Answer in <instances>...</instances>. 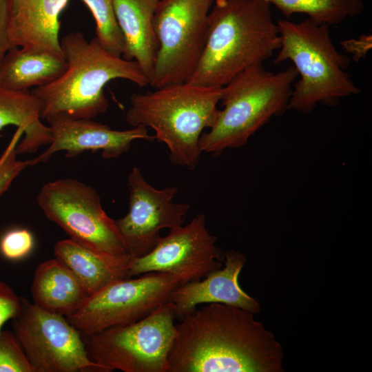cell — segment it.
Masks as SVG:
<instances>
[{"label": "cell", "instance_id": "cell-1", "mask_svg": "<svg viewBox=\"0 0 372 372\" xmlns=\"http://www.w3.org/2000/svg\"><path fill=\"white\" fill-rule=\"evenodd\" d=\"M255 313L210 303L175 324L167 372H282L281 343Z\"/></svg>", "mask_w": 372, "mask_h": 372}, {"label": "cell", "instance_id": "cell-2", "mask_svg": "<svg viewBox=\"0 0 372 372\" xmlns=\"http://www.w3.org/2000/svg\"><path fill=\"white\" fill-rule=\"evenodd\" d=\"M267 0H215L207 17L199 62L187 82L223 87L280 46L279 28Z\"/></svg>", "mask_w": 372, "mask_h": 372}, {"label": "cell", "instance_id": "cell-3", "mask_svg": "<svg viewBox=\"0 0 372 372\" xmlns=\"http://www.w3.org/2000/svg\"><path fill=\"white\" fill-rule=\"evenodd\" d=\"M68 67L54 81L30 92L41 103V118L63 114L90 118L105 112L109 103L105 85L121 79L139 87L149 80L135 61H129L103 49L95 37L88 41L80 32H71L60 41Z\"/></svg>", "mask_w": 372, "mask_h": 372}, {"label": "cell", "instance_id": "cell-4", "mask_svg": "<svg viewBox=\"0 0 372 372\" xmlns=\"http://www.w3.org/2000/svg\"><path fill=\"white\" fill-rule=\"evenodd\" d=\"M221 94L222 87L189 82L134 93L125 121L132 127L152 128L155 138L167 146L172 162L192 170L202 153L200 138L215 120Z\"/></svg>", "mask_w": 372, "mask_h": 372}, {"label": "cell", "instance_id": "cell-5", "mask_svg": "<svg viewBox=\"0 0 372 372\" xmlns=\"http://www.w3.org/2000/svg\"><path fill=\"white\" fill-rule=\"evenodd\" d=\"M293 66L278 72L262 63L242 71L222 87L215 120L199 140L201 152L218 156L227 149L239 148L272 117L288 109L292 83L298 77Z\"/></svg>", "mask_w": 372, "mask_h": 372}, {"label": "cell", "instance_id": "cell-6", "mask_svg": "<svg viewBox=\"0 0 372 372\" xmlns=\"http://www.w3.org/2000/svg\"><path fill=\"white\" fill-rule=\"evenodd\" d=\"M277 24L280 46L273 62L291 61L300 76L288 109L309 113L318 103L333 105L360 92L345 71L349 59L335 48L329 25L308 18L300 23L280 19Z\"/></svg>", "mask_w": 372, "mask_h": 372}, {"label": "cell", "instance_id": "cell-7", "mask_svg": "<svg viewBox=\"0 0 372 372\" xmlns=\"http://www.w3.org/2000/svg\"><path fill=\"white\" fill-rule=\"evenodd\" d=\"M175 319L169 301L136 322L81 336L90 358L108 372H167Z\"/></svg>", "mask_w": 372, "mask_h": 372}, {"label": "cell", "instance_id": "cell-8", "mask_svg": "<svg viewBox=\"0 0 372 372\" xmlns=\"http://www.w3.org/2000/svg\"><path fill=\"white\" fill-rule=\"evenodd\" d=\"M215 0H158L154 25L158 52L149 85L187 82L201 56Z\"/></svg>", "mask_w": 372, "mask_h": 372}, {"label": "cell", "instance_id": "cell-9", "mask_svg": "<svg viewBox=\"0 0 372 372\" xmlns=\"http://www.w3.org/2000/svg\"><path fill=\"white\" fill-rule=\"evenodd\" d=\"M37 202L45 217L77 243L107 255L129 254L115 220L106 214L92 187L76 179H58L41 187Z\"/></svg>", "mask_w": 372, "mask_h": 372}, {"label": "cell", "instance_id": "cell-10", "mask_svg": "<svg viewBox=\"0 0 372 372\" xmlns=\"http://www.w3.org/2000/svg\"><path fill=\"white\" fill-rule=\"evenodd\" d=\"M12 332L34 372H108L89 357L79 331L60 314L21 297Z\"/></svg>", "mask_w": 372, "mask_h": 372}, {"label": "cell", "instance_id": "cell-11", "mask_svg": "<svg viewBox=\"0 0 372 372\" xmlns=\"http://www.w3.org/2000/svg\"><path fill=\"white\" fill-rule=\"evenodd\" d=\"M180 285L178 277L161 272L119 280L89 296L74 313L65 318L82 336L131 324L169 302Z\"/></svg>", "mask_w": 372, "mask_h": 372}, {"label": "cell", "instance_id": "cell-12", "mask_svg": "<svg viewBox=\"0 0 372 372\" xmlns=\"http://www.w3.org/2000/svg\"><path fill=\"white\" fill-rule=\"evenodd\" d=\"M205 216L197 214L187 225L169 229L147 255L130 262V276L149 272L174 275L180 285L198 281L222 267L223 252L216 246V237L206 227Z\"/></svg>", "mask_w": 372, "mask_h": 372}, {"label": "cell", "instance_id": "cell-13", "mask_svg": "<svg viewBox=\"0 0 372 372\" xmlns=\"http://www.w3.org/2000/svg\"><path fill=\"white\" fill-rule=\"evenodd\" d=\"M127 185L129 209L124 217L115 220V224L127 253L139 258L154 248L161 238V229L182 226L189 205L173 201L177 187L156 189L136 167L128 176Z\"/></svg>", "mask_w": 372, "mask_h": 372}, {"label": "cell", "instance_id": "cell-14", "mask_svg": "<svg viewBox=\"0 0 372 372\" xmlns=\"http://www.w3.org/2000/svg\"><path fill=\"white\" fill-rule=\"evenodd\" d=\"M50 130L51 142L42 154L28 161V166L47 162L56 152H65L71 158L85 151H101L104 158H117L126 153L138 139L152 141L154 135L143 126L127 130H114L90 118H75L58 114L45 118Z\"/></svg>", "mask_w": 372, "mask_h": 372}, {"label": "cell", "instance_id": "cell-15", "mask_svg": "<svg viewBox=\"0 0 372 372\" xmlns=\"http://www.w3.org/2000/svg\"><path fill=\"white\" fill-rule=\"evenodd\" d=\"M224 267L211 271L203 279L178 285L169 301L175 318L181 320L200 304L221 303L259 313L258 301L246 293L238 282L246 256L234 250L223 253Z\"/></svg>", "mask_w": 372, "mask_h": 372}, {"label": "cell", "instance_id": "cell-16", "mask_svg": "<svg viewBox=\"0 0 372 372\" xmlns=\"http://www.w3.org/2000/svg\"><path fill=\"white\" fill-rule=\"evenodd\" d=\"M68 1L10 0L8 34L12 45L63 55L59 16Z\"/></svg>", "mask_w": 372, "mask_h": 372}, {"label": "cell", "instance_id": "cell-17", "mask_svg": "<svg viewBox=\"0 0 372 372\" xmlns=\"http://www.w3.org/2000/svg\"><path fill=\"white\" fill-rule=\"evenodd\" d=\"M158 0H112L116 18L124 39L122 57L135 61L149 82L158 52L154 17Z\"/></svg>", "mask_w": 372, "mask_h": 372}, {"label": "cell", "instance_id": "cell-18", "mask_svg": "<svg viewBox=\"0 0 372 372\" xmlns=\"http://www.w3.org/2000/svg\"><path fill=\"white\" fill-rule=\"evenodd\" d=\"M54 254L71 270L89 296L114 282L131 278L130 254H105L70 238L57 242Z\"/></svg>", "mask_w": 372, "mask_h": 372}, {"label": "cell", "instance_id": "cell-19", "mask_svg": "<svg viewBox=\"0 0 372 372\" xmlns=\"http://www.w3.org/2000/svg\"><path fill=\"white\" fill-rule=\"evenodd\" d=\"M68 67L63 55L47 50L14 47L0 67V87L26 91L48 85L61 76Z\"/></svg>", "mask_w": 372, "mask_h": 372}, {"label": "cell", "instance_id": "cell-20", "mask_svg": "<svg viewBox=\"0 0 372 372\" xmlns=\"http://www.w3.org/2000/svg\"><path fill=\"white\" fill-rule=\"evenodd\" d=\"M31 293L34 304L65 317L74 313L89 297L71 270L56 258L38 265Z\"/></svg>", "mask_w": 372, "mask_h": 372}, {"label": "cell", "instance_id": "cell-21", "mask_svg": "<svg viewBox=\"0 0 372 372\" xmlns=\"http://www.w3.org/2000/svg\"><path fill=\"white\" fill-rule=\"evenodd\" d=\"M41 107L39 99L28 90L0 87V130L15 125L25 134L16 147L17 154L35 153L50 143V130L41 121Z\"/></svg>", "mask_w": 372, "mask_h": 372}, {"label": "cell", "instance_id": "cell-22", "mask_svg": "<svg viewBox=\"0 0 372 372\" xmlns=\"http://www.w3.org/2000/svg\"><path fill=\"white\" fill-rule=\"evenodd\" d=\"M287 17L304 14L314 23L337 25L360 14L364 9V0H267Z\"/></svg>", "mask_w": 372, "mask_h": 372}, {"label": "cell", "instance_id": "cell-23", "mask_svg": "<svg viewBox=\"0 0 372 372\" xmlns=\"http://www.w3.org/2000/svg\"><path fill=\"white\" fill-rule=\"evenodd\" d=\"M92 12L96 23V36L99 45L107 52L122 56L125 43L118 26L112 0H81Z\"/></svg>", "mask_w": 372, "mask_h": 372}, {"label": "cell", "instance_id": "cell-24", "mask_svg": "<svg viewBox=\"0 0 372 372\" xmlns=\"http://www.w3.org/2000/svg\"><path fill=\"white\" fill-rule=\"evenodd\" d=\"M0 372H34L12 331H0Z\"/></svg>", "mask_w": 372, "mask_h": 372}, {"label": "cell", "instance_id": "cell-25", "mask_svg": "<svg viewBox=\"0 0 372 372\" xmlns=\"http://www.w3.org/2000/svg\"><path fill=\"white\" fill-rule=\"evenodd\" d=\"M23 131L18 129L0 156V196L10 187L14 180L28 166V161L17 158L16 147Z\"/></svg>", "mask_w": 372, "mask_h": 372}, {"label": "cell", "instance_id": "cell-26", "mask_svg": "<svg viewBox=\"0 0 372 372\" xmlns=\"http://www.w3.org/2000/svg\"><path fill=\"white\" fill-rule=\"evenodd\" d=\"M33 244L30 231L25 229H12L2 237L0 250L3 256L9 260H20L31 251Z\"/></svg>", "mask_w": 372, "mask_h": 372}, {"label": "cell", "instance_id": "cell-27", "mask_svg": "<svg viewBox=\"0 0 372 372\" xmlns=\"http://www.w3.org/2000/svg\"><path fill=\"white\" fill-rule=\"evenodd\" d=\"M21 307V297L6 282L0 281V331L6 322L18 314Z\"/></svg>", "mask_w": 372, "mask_h": 372}, {"label": "cell", "instance_id": "cell-28", "mask_svg": "<svg viewBox=\"0 0 372 372\" xmlns=\"http://www.w3.org/2000/svg\"><path fill=\"white\" fill-rule=\"evenodd\" d=\"M10 0H0V67L7 52L14 46L9 34Z\"/></svg>", "mask_w": 372, "mask_h": 372}, {"label": "cell", "instance_id": "cell-29", "mask_svg": "<svg viewBox=\"0 0 372 372\" xmlns=\"http://www.w3.org/2000/svg\"><path fill=\"white\" fill-rule=\"evenodd\" d=\"M341 44L349 53L354 54L355 59L359 60L364 56L371 48V37L364 35L358 40L344 41Z\"/></svg>", "mask_w": 372, "mask_h": 372}]
</instances>
